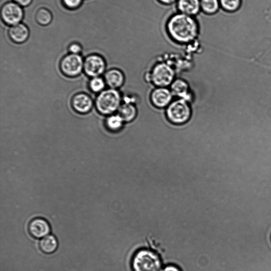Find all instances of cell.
<instances>
[{
  "label": "cell",
  "instance_id": "8fae6325",
  "mask_svg": "<svg viewBox=\"0 0 271 271\" xmlns=\"http://www.w3.org/2000/svg\"><path fill=\"white\" fill-rule=\"evenodd\" d=\"M93 105L92 99L87 94L80 93L77 94L72 100L73 108L78 113L86 114L89 112Z\"/></svg>",
  "mask_w": 271,
  "mask_h": 271
},
{
  "label": "cell",
  "instance_id": "d4e9b609",
  "mask_svg": "<svg viewBox=\"0 0 271 271\" xmlns=\"http://www.w3.org/2000/svg\"><path fill=\"white\" fill-rule=\"evenodd\" d=\"M162 271H183L181 268L176 264H167L164 266Z\"/></svg>",
  "mask_w": 271,
  "mask_h": 271
},
{
  "label": "cell",
  "instance_id": "9c48e42d",
  "mask_svg": "<svg viewBox=\"0 0 271 271\" xmlns=\"http://www.w3.org/2000/svg\"><path fill=\"white\" fill-rule=\"evenodd\" d=\"M173 98L171 91L165 88H158L154 90L151 95L153 105L158 108H164L170 105Z\"/></svg>",
  "mask_w": 271,
  "mask_h": 271
},
{
  "label": "cell",
  "instance_id": "e0dca14e",
  "mask_svg": "<svg viewBox=\"0 0 271 271\" xmlns=\"http://www.w3.org/2000/svg\"><path fill=\"white\" fill-rule=\"evenodd\" d=\"M201 11L207 15H214L221 9L220 0H200Z\"/></svg>",
  "mask_w": 271,
  "mask_h": 271
},
{
  "label": "cell",
  "instance_id": "d6986e66",
  "mask_svg": "<svg viewBox=\"0 0 271 271\" xmlns=\"http://www.w3.org/2000/svg\"><path fill=\"white\" fill-rule=\"evenodd\" d=\"M123 120L119 114H112L109 116L106 120V126L108 129L112 132H117L122 129Z\"/></svg>",
  "mask_w": 271,
  "mask_h": 271
},
{
  "label": "cell",
  "instance_id": "7402d4cb",
  "mask_svg": "<svg viewBox=\"0 0 271 271\" xmlns=\"http://www.w3.org/2000/svg\"><path fill=\"white\" fill-rule=\"evenodd\" d=\"M106 83L105 79L100 77L92 78L89 83V88L94 93H100L105 89Z\"/></svg>",
  "mask_w": 271,
  "mask_h": 271
},
{
  "label": "cell",
  "instance_id": "9a60e30c",
  "mask_svg": "<svg viewBox=\"0 0 271 271\" xmlns=\"http://www.w3.org/2000/svg\"><path fill=\"white\" fill-rule=\"evenodd\" d=\"M119 115L124 122H130L137 117L138 111L137 108L128 102H125L121 105L118 110Z\"/></svg>",
  "mask_w": 271,
  "mask_h": 271
},
{
  "label": "cell",
  "instance_id": "5bb4252c",
  "mask_svg": "<svg viewBox=\"0 0 271 271\" xmlns=\"http://www.w3.org/2000/svg\"><path fill=\"white\" fill-rule=\"evenodd\" d=\"M124 76L123 72L117 69H112L106 72L105 81L106 85L112 89L117 90L124 84Z\"/></svg>",
  "mask_w": 271,
  "mask_h": 271
},
{
  "label": "cell",
  "instance_id": "ba28073f",
  "mask_svg": "<svg viewBox=\"0 0 271 271\" xmlns=\"http://www.w3.org/2000/svg\"><path fill=\"white\" fill-rule=\"evenodd\" d=\"M2 18L7 25L15 26L20 24L24 17L22 7L15 3H8L2 9Z\"/></svg>",
  "mask_w": 271,
  "mask_h": 271
},
{
  "label": "cell",
  "instance_id": "6da1fadb",
  "mask_svg": "<svg viewBox=\"0 0 271 271\" xmlns=\"http://www.w3.org/2000/svg\"><path fill=\"white\" fill-rule=\"evenodd\" d=\"M167 30L172 39L181 44L192 43L199 33V25L195 18L180 13L170 19Z\"/></svg>",
  "mask_w": 271,
  "mask_h": 271
},
{
  "label": "cell",
  "instance_id": "277c9868",
  "mask_svg": "<svg viewBox=\"0 0 271 271\" xmlns=\"http://www.w3.org/2000/svg\"><path fill=\"white\" fill-rule=\"evenodd\" d=\"M167 118L173 124H182L189 120L191 110L189 104L184 99L176 100L170 103L166 109Z\"/></svg>",
  "mask_w": 271,
  "mask_h": 271
},
{
  "label": "cell",
  "instance_id": "603a6c76",
  "mask_svg": "<svg viewBox=\"0 0 271 271\" xmlns=\"http://www.w3.org/2000/svg\"><path fill=\"white\" fill-rule=\"evenodd\" d=\"M64 6L71 10L78 9L82 4V0H62Z\"/></svg>",
  "mask_w": 271,
  "mask_h": 271
},
{
  "label": "cell",
  "instance_id": "ac0fdd59",
  "mask_svg": "<svg viewBox=\"0 0 271 271\" xmlns=\"http://www.w3.org/2000/svg\"><path fill=\"white\" fill-rule=\"evenodd\" d=\"M171 89L173 95L184 97L188 93L189 86L185 81L178 79L172 83Z\"/></svg>",
  "mask_w": 271,
  "mask_h": 271
},
{
  "label": "cell",
  "instance_id": "2e32d148",
  "mask_svg": "<svg viewBox=\"0 0 271 271\" xmlns=\"http://www.w3.org/2000/svg\"><path fill=\"white\" fill-rule=\"evenodd\" d=\"M57 239L53 235H48L41 239L39 247L41 251L47 254L54 253L58 248Z\"/></svg>",
  "mask_w": 271,
  "mask_h": 271
},
{
  "label": "cell",
  "instance_id": "5b68a950",
  "mask_svg": "<svg viewBox=\"0 0 271 271\" xmlns=\"http://www.w3.org/2000/svg\"><path fill=\"white\" fill-rule=\"evenodd\" d=\"M174 76L171 66L167 62H162L153 66L151 78L154 85L159 88H165L172 85Z\"/></svg>",
  "mask_w": 271,
  "mask_h": 271
},
{
  "label": "cell",
  "instance_id": "30bf717a",
  "mask_svg": "<svg viewBox=\"0 0 271 271\" xmlns=\"http://www.w3.org/2000/svg\"><path fill=\"white\" fill-rule=\"evenodd\" d=\"M28 231L31 236L37 239L43 238L50 232V226L43 218H37L31 221L28 226Z\"/></svg>",
  "mask_w": 271,
  "mask_h": 271
},
{
  "label": "cell",
  "instance_id": "8992f818",
  "mask_svg": "<svg viewBox=\"0 0 271 271\" xmlns=\"http://www.w3.org/2000/svg\"><path fill=\"white\" fill-rule=\"evenodd\" d=\"M84 68V60L80 55L70 54L61 59L60 69L62 74L69 78L79 76Z\"/></svg>",
  "mask_w": 271,
  "mask_h": 271
},
{
  "label": "cell",
  "instance_id": "484cf974",
  "mask_svg": "<svg viewBox=\"0 0 271 271\" xmlns=\"http://www.w3.org/2000/svg\"><path fill=\"white\" fill-rule=\"evenodd\" d=\"M14 1L21 7H27L32 3L33 0H14Z\"/></svg>",
  "mask_w": 271,
  "mask_h": 271
},
{
  "label": "cell",
  "instance_id": "7c38bea8",
  "mask_svg": "<svg viewBox=\"0 0 271 271\" xmlns=\"http://www.w3.org/2000/svg\"><path fill=\"white\" fill-rule=\"evenodd\" d=\"M177 8L179 13L194 17L201 11L200 0H178Z\"/></svg>",
  "mask_w": 271,
  "mask_h": 271
},
{
  "label": "cell",
  "instance_id": "cb8c5ba5",
  "mask_svg": "<svg viewBox=\"0 0 271 271\" xmlns=\"http://www.w3.org/2000/svg\"><path fill=\"white\" fill-rule=\"evenodd\" d=\"M70 54L80 55L82 51V47L78 43H72L69 47Z\"/></svg>",
  "mask_w": 271,
  "mask_h": 271
},
{
  "label": "cell",
  "instance_id": "52a82bcc",
  "mask_svg": "<svg viewBox=\"0 0 271 271\" xmlns=\"http://www.w3.org/2000/svg\"><path fill=\"white\" fill-rule=\"evenodd\" d=\"M106 69V62L101 56L92 54L84 60V70L86 75L91 78L100 77Z\"/></svg>",
  "mask_w": 271,
  "mask_h": 271
},
{
  "label": "cell",
  "instance_id": "ffe728a7",
  "mask_svg": "<svg viewBox=\"0 0 271 271\" xmlns=\"http://www.w3.org/2000/svg\"><path fill=\"white\" fill-rule=\"evenodd\" d=\"M53 19V16L48 9L40 8L38 9L36 14L37 22L41 26L48 25Z\"/></svg>",
  "mask_w": 271,
  "mask_h": 271
},
{
  "label": "cell",
  "instance_id": "4fadbf2b",
  "mask_svg": "<svg viewBox=\"0 0 271 271\" xmlns=\"http://www.w3.org/2000/svg\"><path fill=\"white\" fill-rule=\"evenodd\" d=\"M29 30L23 24L12 26L9 30V36L14 43L22 44L27 40L29 36Z\"/></svg>",
  "mask_w": 271,
  "mask_h": 271
},
{
  "label": "cell",
  "instance_id": "7a4b0ae2",
  "mask_svg": "<svg viewBox=\"0 0 271 271\" xmlns=\"http://www.w3.org/2000/svg\"><path fill=\"white\" fill-rule=\"evenodd\" d=\"M130 265L132 271H162L164 264L160 255L150 249L144 248L136 252Z\"/></svg>",
  "mask_w": 271,
  "mask_h": 271
},
{
  "label": "cell",
  "instance_id": "4316f807",
  "mask_svg": "<svg viewBox=\"0 0 271 271\" xmlns=\"http://www.w3.org/2000/svg\"><path fill=\"white\" fill-rule=\"evenodd\" d=\"M159 1L164 5H171L177 3L178 0H159Z\"/></svg>",
  "mask_w": 271,
  "mask_h": 271
},
{
  "label": "cell",
  "instance_id": "3957f363",
  "mask_svg": "<svg viewBox=\"0 0 271 271\" xmlns=\"http://www.w3.org/2000/svg\"><path fill=\"white\" fill-rule=\"evenodd\" d=\"M121 102V95L117 90L109 89L99 93L95 106L98 112L102 115L110 116L119 110Z\"/></svg>",
  "mask_w": 271,
  "mask_h": 271
},
{
  "label": "cell",
  "instance_id": "44dd1931",
  "mask_svg": "<svg viewBox=\"0 0 271 271\" xmlns=\"http://www.w3.org/2000/svg\"><path fill=\"white\" fill-rule=\"evenodd\" d=\"M221 7L224 11L234 13L240 8L241 0H220Z\"/></svg>",
  "mask_w": 271,
  "mask_h": 271
}]
</instances>
